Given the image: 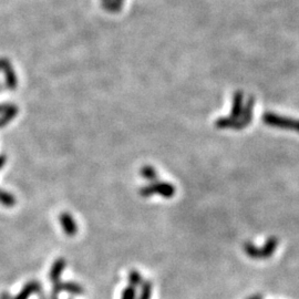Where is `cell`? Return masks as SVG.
<instances>
[{"label":"cell","mask_w":299,"mask_h":299,"mask_svg":"<svg viewBox=\"0 0 299 299\" xmlns=\"http://www.w3.org/2000/svg\"><path fill=\"white\" fill-rule=\"evenodd\" d=\"M141 175L148 181H155L158 178V173L151 166H145L141 169Z\"/></svg>","instance_id":"cell-13"},{"label":"cell","mask_w":299,"mask_h":299,"mask_svg":"<svg viewBox=\"0 0 299 299\" xmlns=\"http://www.w3.org/2000/svg\"><path fill=\"white\" fill-rule=\"evenodd\" d=\"M53 287H52V292L53 294H57L59 295L60 293H68L70 295H74V296H81L84 294V288L79 285L78 283L74 282H57L53 283Z\"/></svg>","instance_id":"cell-3"},{"label":"cell","mask_w":299,"mask_h":299,"mask_svg":"<svg viewBox=\"0 0 299 299\" xmlns=\"http://www.w3.org/2000/svg\"><path fill=\"white\" fill-rule=\"evenodd\" d=\"M128 279H129V284H130V286H133L135 288L141 286V285L143 284V282H144L143 278H142L141 274L135 269H132L130 273H129Z\"/></svg>","instance_id":"cell-11"},{"label":"cell","mask_w":299,"mask_h":299,"mask_svg":"<svg viewBox=\"0 0 299 299\" xmlns=\"http://www.w3.org/2000/svg\"><path fill=\"white\" fill-rule=\"evenodd\" d=\"M152 283L150 280H144L143 284L141 285V294L139 299H151L152 296Z\"/></svg>","instance_id":"cell-12"},{"label":"cell","mask_w":299,"mask_h":299,"mask_svg":"<svg viewBox=\"0 0 299 299\" xmlns=\"http://www.w3.org/2000/svg\"><path fill=\"white\" fill-rule=\"evenodd\" d=\"M42 287L41 284L37 280H31V282L27 283L24 288L21 289L20 293L18 294L17 296L12 297L11 299H29V297L31 295H33V294H39V295H41Z\"/></svg>","instance_id":"cell-7"},{"label":"cell","mask_w":299,"mask_h":299,"mask_svg":"<svg viewBox=\"0 0 299 299\" xmlns=\"http://www.w3.org/2000/svg\"><path fill=\"white\" fill-rule=\"evenodd\" d=\"M59 222L62 227V231L66 235L73 237L78 233V225L75 223L74 218L70 215L69 213H62L59 216Z\"/></svg>","instance_id":"cell-5"},{"label":"cell","mask_w":299,"mask_h":299,"mask_svg":"<svg viewBox=\"0 0 299 299\" xmlns=\"http://www.w3.org/2000/svg\"><path fill=\"white\" fill-rule=\"evenodd\" d=\"M247 299H263L262 295H253L251 297H248Z\"/></svg>","instance_id":"cell-17"},{"label":"cell","mask_w":299,"mask_h":299,"mask_svg":"<svg viewBox=\"0 0 299 299\" xmlns=\"http://www.w3.org/2000/svg\"><path fill=\"white\" fill-rule=\"evenodd\" d=\"M12 297L9 295L8 293H2L1 296H0V299H11Z\"/></svg>","instance_id":"cell-16"},{"label":"cell","mask_w":299,"mask_h":299,"mask_svg":"<svg viewBox=\"0 0 299 299\" xmlns=\"http://www.w3.org/2000/svg\"><path fill=\"white\" fill-rule=\"evenodd\" d=\"M279 240L275 236H271L266 240L263 247H257L252 243L244 244V251L247 254L248 257L254 258V260H266L273 256L276 249H277Z\"/></svg>","instance_id":"cell-1"},{"label":"cell","mask_w":299,"mask_h":299,"mask_svg":"<svg viewBox=\"0 0 299 299\" xmlns=\"http://www.w3.org/2000/svg\"><path fill=\"white\" fill-rule=\"evenodd\" d=\"M58 296H59V295H57V294H53V293H51L50 299H58Z\"/></svg>","instance_id":"cell-18"},{"label":"cell","mask_w":299,"mask_h":299,"mask_svg":"<svg viewBox=\"0 0 299 299\" xmlns=\"http://www.w3.org/2000/svg\"><path fill=\"white\" fill-rule=\"evenodd\" d=\"M264 121L269 124V126L274 127H279V128H286V129H295V130L299 131V121H294L291 119H285L277 117L274 114H266L264 117Z\"/></svg>","instance_id":"cell-4"},{"label":"cell","mask_w":299,"mask_h":299,"mask_svg":"<svg viewBox=\"0 0 299 299\" xmlns=\"http://www.w3.org/2000/svg\"><path fill=\"white\" fill-rule=\"evenodd\" d=\"M0 71H2L4 73V77H6V84L8 89H16L17 87V78H16V73L12 69V66L10 62H9L7 59H0Z\"/></svg>","instance_id":"cell-6"},{"label":"cell","mask_w":299,"mask_h":299,"mask_svg":"<svg viewBox=\"0 0 299 299\" xmlns=\"http://www.w3.org/2000/svg\"><path fill=\"white\" fill-rule=\"evenodd\" d=\"M4 163H6V156L0 155V168L3 167ZM16 198L12 194L8 193L6 191L0 190V204L6 207H12L16 205Z\"/></svg>","instance_id":"cell-9"},{"label":"cell","mask_w":299,"mask_h":299,"mask_svg":"<svg viewBox=\"0 0 299 299\" xmlns=\"http://www.w3.org/2000/svg\"><path fill=\"white\" fill-rule=\"evenodd\" d=\"M135 297H136V288L135 287L130 286V285H129L128 287L123 289L121 299H135Z\"/></svg>","instance_id":"cell-14"},{"label":"cell","mask_w":299,"mask_h":299,"mask_svg":"<svg viewBox=\"0 0 299 299\" xmlns=\"http://www.w3.org/2000/svg\"><path fill=\"white\" fill-rule=\"evenodd\" d=\"M17 112H18L17 106L10 104V106H9V109L6 111V112L3 113L2 117L0 118V128L4 127L9 121H11V120L17 115Z\"/></svg>","instance_id":"cell-10"},{"label":"cell","mask_w":299,"mask_h":299,"mask_svg":"<svg viewBox=\"0 0 299 299\" xmlns=\"http://www.w3.org/2000/svg\"><path fill=\"white\" fill-rule=\"evenodd\" d=\"M10 104H0V114H2L6 112V111L9 109Z\"/></svg>","instance_id":"cell-15"},{"label":"cell","mask_w":299,"mask_h":299,"mask_svg":"<svg viewBox=\"0 0 299 299\" xmlns=\"http://www.w3.org/2000/svg\"><path fill=\"white\" fill-rule=\"evenodd\" d=\"M140 194L144 196V198H149L151 195L158 194L163 196L165 199H171L175 195V187L166 182L154 183V184H150L145 187H142L140 190Z\"/></svg>","instance_id":"cell-2"},{"label":"cell","mask_w":299,"mask_h":299,"mask_svg":"<svg viewBox=\"0 0 299 299\" xmlns=\"http://www.w3.org/2000/svg\"><path fill=\"white\" fill-rule=\"evenodd\" d=\"M40 299H46V298H44L42 295H40Z\"/></svg>","instance_id":"cell-19"},{"label":"cell","mask_w":299,"mask_h":299,"mask_svg":"<svg viewBox=\"0 0 299 299\" xmlns=\"http://www.w3.org/2000/svg\"><path fill=\"white\" fill-rule=\"evenodd\" d=\"M66 262L65 258H58V260L53 262V264L50 268V273H49V278H50L52 284L59 282L62 271L66 269Z\"/></svg>","instance_id":"cell-8"}]
</instances>
